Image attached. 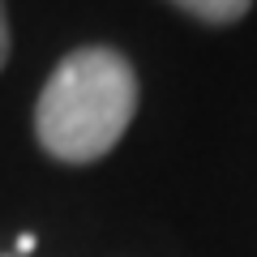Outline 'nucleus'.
<instances>
[{
    "label": "nucleus",
    "mask_w": 257,
    "mask_h": 257,
    "mask_svg": "<svg viewBox=\"0 0 257 257\" xmlns=\"http://www.w3.org/2000/svg\"><path fill=\"white\" fill-rule=\"evenodd\" d=\"M138 116V73L116 47H73L35 103V138L56 163H99Z\"/></svg>",
    "instance_id": "f257e3e1"
},
{
    "label": "nucleus",
    "mask_w": 257,
    "mask_h": 257,
    "mask_svg": "<svg viewBox=\"0 0 257 257\" xmlns=\"http://www.w3.org/2000/svg\"><path fill=\"white\" fill-rule=\"evenodd\" d=\"M167 5H176L180 13L206 22V26H231L253 9V0H167Z\"/></svg>",
    "instance_id": "f03ea898"
},
{
    "label": "nucleus",
    "mask_w": 257,
    "mask_h": 257,
    "mask_svg": "<svg viewBox=\"0 0 257 257\" xmlns=\"http://www.w3.org/2000/svg\"><path fill=\"white\" fill-rule=\"evenodd\" d=\"M9 56H13V30H9V9L0 0V69L9 64Z\"/></svg>",
    "instance_id": "7ed1b4c3"
},
{
    "label": "nucleus",
    "mask_w": 257,
    "mask_h": 257,
    "mask_svg": "<svg viewBox=\"0 0 257 257\" xmlns=\"http://www.w3.org/2000/svg\"><path fill=\"white\" fill-rule=\"evenodd\" d=\"M35 244H39V236H35V231L18 236V244H13V257H30V253H35Z\"/></svg>",
    "instance_id": "20e7f679"
},
{
    "label": "nucleus",
    "mask_w": 257,
    "mask_h": 257,
    "mask_svg": "<svg viewBox=\"0 0 257 257\" xmlns=\"http://www.w3.org/2000/svg\"><path fill=\"white\" fill-rule=\"evenodd\" d=\"M0 257H13V253H0Z\"/></svg>",
    "instance_id": "39448f33"
}]
</instances>
